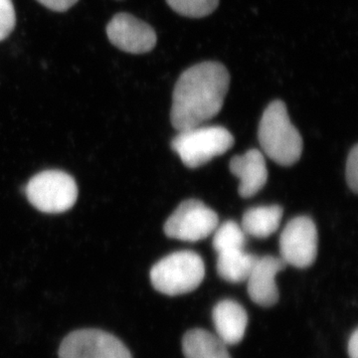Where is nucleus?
Here are the masks:
<instances>
[{"instance_id":"obj_14","label":"nucleus","mask_w":358,"mask_h":358,"mask_svg":"<svg viewBox=\"0 0 358 358\" xmlns=\"http://www.w3.org/2000/svg\"><path fill=\"white\" fill-rule=\"evenodd\" d=\"M182 348L186 358H231L227 345L216 334L205 329L187 331Z\"/></svg>"},{"instance_id":"obj_17","label":"nucleus","mask_w":358,"mask_h":358,"mask_svg":"<svg viewBox=\"0 0 358 358\" xmlns=\"http://www.w3.org/2000/svg\"><path fill=\"white\" fill-rule=\"evenodd\" d=\"M166 3L179 15L203 18L217 9L219 0H166Z\"/></svg>"},{"instance_id":"obj_13","label":"nucleus","mask_w":358,"mask_h":358,"mask_svg":"<svg viewBox=\"0 0 358 358\" xmlns=\"http://www.w3.org/2000/svg\"><path fill=\"white\" fill-rule=\"evenodd\" d=\"M284 209L280 205H268L248 209L242 218V229L250 236L265 239L279 229Z\"/></svg>"},{"instance_id":"obj_12","label":"nucleus","mask_w":358,"mask_h":358,"mask_svg":"<svg viewBox=\"0 0 358 358\" xmlns=\"http://www.w3.org/2000/svg\"><path fill=\"white\" fill-rule=\"evenodd\" d=\"M212 317L216 336L226 345L241 343L248 326V315L239 303L232 300L219 301L214 308Z\"/></svg>"},{"instance_id":"obj_3","label":"nucleus","mask_w":358,"mask_h":358,"mask_svg":"<svg viewBox=\"0 0 358 358\" xmlns=\"http://www.w3.org/2000/svg\"><path fill=\"white\" fill-rule=\"evenodd\" d=\"M204 275V262L199 254L179 251L155 264L150 271V282L159 293L173 296L199 288Z\"/></svg>"},{"instance_id":"obj_15","label":"nucleus","mask_w":358,"mask_h":358,"mask_svg":"<svg viewBox=\"0 0 358 358\" xmlns=\"http://www.w3.org/2000/svg\"><path fill=\"white\" fill-rule=\"evenodd\" d=\"M258 258L247 253L245 249L221 252L217 258L218 275L221 279L232 284L247 281Z\"/></svg>"},{"instance_id":"obj_21","label":"nucleus","mask_w":358,"mask_h":358,"mask_svg":"<svg viewBox=\"0 0 358 358\" xmlns=\"http://www.w3.org/2000/svg\"><path fill=\"white\" fill-rule=\"evenodd\" d=\"M348 355L350 358H358V331L355 329L348 341Z\"/></svg>"},{"instance_id":"obj_1","label":"nucleus","mask_w":358,"mask_h":358,"mask_svg":"<svg viewBox=\"0 0 358 358\" xmlns=\"http://www.w3.org/2000/svg\"><path fill=\"white\" fill-rule=\"evenodd\" d=\"M229 86V72L222 63L205 61L183 71L173 90V128L178 131L196 128L217 115Z\"/></svg>"},{"instance_id":"obj_16","label":"nucleus","mask_w":358,"mask_h":358,"mask_svg":"<svg viewBox=\"0 0 358 358\" xmlns=\"http://www.w3.org/2000/svg\"><path fill=\"white\" fill-rule=\"evenodd\" d=\"M213 237V248L217 253L230 250L245 249L246 234L235 221H226L216 228Z\"/></svg>"},{"instance_id":"obj_8","label":"nucleus","mask_w":358,"mask_h":358,"mask_svg":"<svg viewBox=\"0 0 358 358\" xmlns=\"http://www.w3.org/2000/svg\"><path fill=\"white\" fill-rule=\"evenodd\" d=\"M317 231L312 219L299 216L289 220L280 237V258L287 265L310 267L317 256Z\"/></svg>"},{"instance_id":"obj_18","label":"nucleus","mask_w":358,"mask_h":358,"mask_svg":"<svg viewBox=\"0 0 358 358\" xmlns=\"http://www.w3.org/2000/svg\"><path fill=\"white\" fill-rule=\"evenodd\" d=\"M16 24L13 0H0V41L6 39Z\"/></svg>"},{"instance_id":"obj_10","label":"nucleus","mask_w":358,"mask_h":358,"mask_svg":"<svg viewBox=\"0 0 358 358\" xmlns=\"http://www.w3.org/2000/svg\"><path fill=\"white\" fill-rule=\"evenodd\" d=\"M281 258L265 256L258 258L250 273L248 294L253 303L264 308H270L279 300V289L275 284V275L286 268Z\"/></svg>"},{"instance_id":"obj_7","label":"nucleus","mask_w":358,"mask_h":358,"mask_svg":"<svg viewBox=\"0 0 358 358\" xmlns=\"http://www.w3.org/2000/svg\"><path fill=\"white\" fill-rule=\"evenodd\" d=\"M59 358H133L115 336L100 329L73 331L59 348Z\"/></svg>"},{"instance_id":"obj_6","label":"nucleus","mask_w":358,"mask_h":358,"mask_svg":"<svg viewBox=\"0 0 358 358\" xmlns=\"http://www.w3.org/2000/svg\"><path fill=\"white\" fill-rule=\"evenodd\" d=\"M219 217L215 211L199 200L181 202L164 224L167 237L186 242H197L210 236L217 228Z\"/></svg>"},{"instance_id":"obj_9","label":"nucleus","mask_w":358,"mask_h":358,"mask_svg":"<svg viewBox=\"0 0 358 358\" xmlns=\"http://www.w3.org/2000/svg\"><path fill=\"white\" fill-rule=\"evenodd\" d=\"M110 43L129 54H145L154 50L157 42L154 28L133 14H115L106 28Z\"/></svg>"},{"instance_id":"obj_11","label":"nucleus","mask_w":358,"mask_h":358,"mask_svg":"<svg viewBox=\"0 0 358 358\" xmlns=\"http://www.w3.org/2000/svg\"><path fill=\"white\" fill-rule=\"evenodd\" d=\"M230 171L240 179L239 194L243 199L254 196L267 182V164L258 150H250L243 155L233 157Z\"/></svg>"},{"instance_id":"obj_20","label":"nucleus","mask_w":358,"mask_h":358,"mask_svg":"<svg viewBox=\"0 0 358 358\" xmlns=\"http://www.w3.org/2000/svg\"><path fill=\"white\" fill-rule=\"evenodd\" d=\"M40 4L56 13H65L72 8L79 0H36Z\"/></svg>"},{"instance_id":"obj_4","label":"nucleus","mask_w":358,"mask_h":358,"mask_svg":"<svg viewBox=\"0 0 358 358\" xmlns=\"http://www.w3.org/2000/svg\"><path fill=\"white\" fill-rule=\"evenodd\" d=\"M234 136L223 127H196L179 131L171 148L189 169H196L227 152L234 145Z\"/></svg>"},{"instance_id":"obj_5","label":"nucleus","mask_w":358,"mask_h":358,"mask_svg":"<svg viewBox=\"0 0 358 358\" xmlns=\"http://www.w3.org/2000/svg\"><path fill=\"white\" fill-rule=\"evenodd\" d=\"M30 203L44 213L69 210L78 197L74 178L61 171H42L30 179L25 189Z\"/></svg>"},{"instance_id":"obj_19","label":"nucleus","mask_w":358,"mask_h":358,"mask_svg":"<svg viewBox=\"0 0 358 358\" xmlns=\"http://www.w3.org/2000/svg\"><path fill=\"white\" fill-rule=\"evenodd\" d=\"M346 182L353 193L358 190V145H355L348 154L345 169Z\"/></svg>"},{"instance_id":"obj_2","label":"nucleus","mask_w":358,"mask_h":358,"mask_svg":"<svg viewBox=\"0 0 358 358\" xmlns=\"http://www.w3.org/2000/svg\"><path fill=\"white\" fill-rule=\"evenodd\" d=\"M258 138L264 152L280 166H291L301 159L303 138L281 100L273 101L264 110Z\"/></svg>"}]
</instances>
